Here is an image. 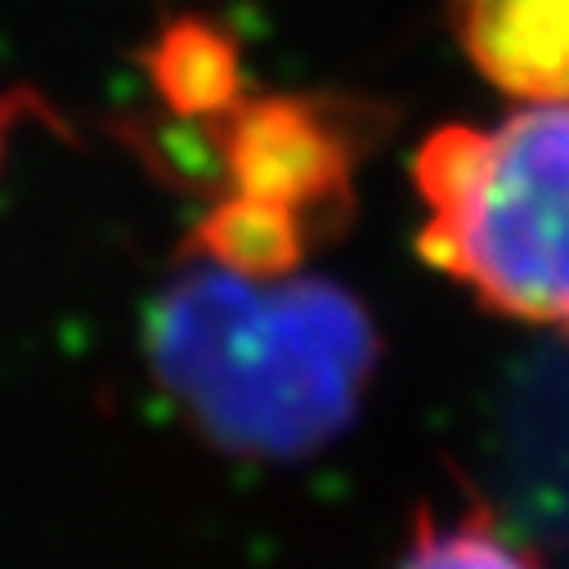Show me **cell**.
Listing matches in <instances>:
<instances>
[{
	"label": "cell",
	"mask_w": 569,
	"mask_h": 569,
	"mask_svg": "<svg viewBox=\"0 0 569 569\" xmlns=\"http://www.w3.org/2000/svg\"><path fill=\"white\" fill-rule=\"evenodd\" d=\"M158 390L233 458L292 462L337 440L377 368L368 310L323 278L198 260L144 319Z\"/></svg>",
	"instance_id": "cell-1"
},
{
	"label": "cell",
	"mask_w": 569,
	"mask_h": 569,
	"mask_svg": "<svg viewBox=\"0 0 569 569\" xmlns=\"http://www.w3.org/2000/svg\"><path fill=\"white\" fill-rule=\"evenodd\" d=\"M412 176L421 256L493 315L569 337V103L436 130Z\"/></svg>",
	"instance_id": "cell-2"
},
{
	"label": "cell",
	"mask_w": 569,
	"mask_h": 569,
	"mask_svg": "<svg viewBox=\"0 0 569 569\" xmlns=\"http://www.w3.org/2000/svg\"><path fill=\"white\" fill-rule=\"evenodd\" d=\"M476 68L529 103H569V0H458Z\"/></svg>",
	"instance_id": "cell-3"
},
{
	"label": "cell",
	"mask_w": 569,
	"mask_h": 569,
	"mask_svg": "<svg viewBox=\"0 0 569 569\" xmlns=\"http://www.w3.org/2000/svg\"><path fill=\"white\" fill-rule=\"evenodd\" d=\"M399 569H533V560L516 542H507L489 525V516L471 511L449 525H431L421 516Z\"/></svg>",
	"instance_id": "cell-4"
},
{
	"label": "cell",
	"mask_w": 569,
	"mask_h": 569,
	"mask_svg": "<svg viewBox=\"0 0 569 569\" xmlns=\"http://www.w3.org/2000/svg\"><path fill=\"white\" fill-rule=\"evenodd\" d=\"M10 126H14V99L0 94V167H6V144H10Z\"/></svg>",
	"instance_id": "cell-5"
}]
</instances>
